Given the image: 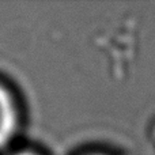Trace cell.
Instances as JSON below:
<instances>
[{"mask_svg": "<svg viewBox=\"0 0 155 155\" xmlns=\"http://www.w3.org/2000/svg\"><path fill=\"white\" fill-rule=\"evenodd\" d=\"M8 155H40L34 151H30V150H21V151H16V153L12 154H8Z\"/></svg>", "mask_w": 155, "mask_h": 155, "instance_id": "2", "label": "cell"}, {"mask_svg": "<svg viewBox=\"0 0 155 155\" xmlns=\"http://www.w3.org/2000/svg\"><path fill=\"white\" fill-rule=\"evenodd\" d=\"M87 155H109V154H104V153H91V154H87Z\"/></svg>", "mask_w": 155, "mask_h": 155, "instance_id": "3", "label": "cell"}, {"mask_svg": "<svg viewBox=\"0 0 155 155\" xmlns=\"http://www.w3.org/2000/svg\"><path fill=\"white\" fill-rule=\"evenodd\" d=\"M19 128V109L10 88L0 83V148L15 137Z\"/></svg>", "mask_w": 155, "mask_h": 155, "instance_id": "1", "label": "cell"}]
</instances>
